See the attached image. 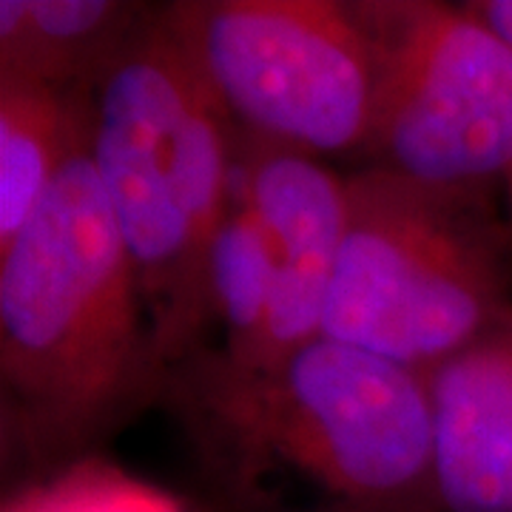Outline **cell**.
Returning <instances> with one entry per match:
<instances>
[{"mask_svg": "<svg viewBox=\"0 0 512 512\" xmlns=\"http://www.w3.org/2000/svg\"><path fill=\"white\" fill-rule=\"evenodd\" d=\"M160 404L242 512H441L427 376L319 336L268 367L194 348Z\"/></svg>", "mask_w": 512, "mask_h": 512, "instance_id": "obj_1", "label": "cell"}, {"mask_svg": "<svg viewBox=\"0 0 512 512\" xmlns=\"http://www.w3.org/2000/svg\"><path fill=\"white\" fill-rule=\"evenodd\" d=\"M163 384L134 259L80 154L0 251L3 456L69 464L160 404Z\"/></svg>", "mask_w": 512, "mask_h": 512, "instance_id": "obj_2", "label": "cell"}, {"mask_svg": "<svg viewBox=\"0 0 512 512\" xmlns=\"http://www.w3.org/2000/svg\"><path fill=\"white\" fill-rule=\"evenodd\" d=\"M89 154L168 373L205 339L208 256L234 185L237 131L165 6L146 9L100 74Z\"/></svg>", "mask_w": 512, "mask_h": 512, "instance_id": "obj_3", "label": "cell"}, {"mask_svg": "<svg viewBox=\"0 0 512 512\" xmlns=\"http://www.w3.org/2000/svg\"><path fill=\"white\" fill-rule=\"evenodd\" d=\"M510 308L512 234L495 188L373 165L348 174L322 336L430 373Z\"/></svg>", "mask_w": 512, "mask_h": 512, "instance_id": "obj_4", "label": "cell"}, {"mask_svg": "<svg viewBox=\"0 0 512 512\" xmlns=\"http://www.w3.org/2000/svg\"><path fill=\"white\" fill-rule=\"evenodd\" d=\"M165 9L237 137L316 160L362 154L373 52L356 3L183 0Z\"/></svg>", "mask_w": 512, "mask_h": 512, "instance_id": "obj_5", "label": "cell"}, {"mask_svg": "<svg viewBox=\"0 0 512 512\" xmlns=\"http://www.w3.org/2000/svg\"><path fill=\"white\" fill-rule=\"evenodd\" d=\"M373 52L362 160L436 185L512 174V52L464 3L356 0Z\"/></svg>", "mask_w": 512, "mask_h": 512, "instance_id": "obj_6", "label": "cell"}, {"mask_svg": "<svg viewBox=\"0 0 512 512\" xmlns=\"http://www.w3.org/2000/svg\"><path fill=\"white\" fill-rule=\"evenodd\" d=\"M237 180L274 262L265 365L322 336L348 228V174L299 151L237 137Z\"/></svg>", "mask_w": 512, "mask_h": 512, "instance_id": "obj_7", "label": "cell"}, {"mask_svg": "<svg viewBox=\"0 0 512 512\" xmlns=\"http://www.w3.org/2000/svg\"><path fill=\"white\" fill-rule=\"evenodd\" d=\"M424 376L441 512H512V308Z\"/></svg>", "mask_w": 512, "mask_h": 512, "instance_id": "obj_8", "label": "cell"}, {"mask_svg": "<svg viewBox=\"0 0 512 512\" xmlns=\"http://www.w3.org/2000/svg\"><path fill=\"white\" fill-rule=\"evenodd\" d=\"M146 9L120 0H3L0 80L92 92Z\"/></svg>", "mask_w": 512, "mask_h": 512, "instance_id": "obj_9", "label": "cell"}, {"mask_svg": "<svg viewBox=\"0 0 512 512\" xmlns=\"http://www.w3.org/2000/svg\"><path fill=\"white\" fill-rule=\"evenodd\" d=\"M94 89L0 80V251L32 220L60 174L92 151Z\"/></svg>", "mask_w": 512, "mask_h": 512, "instance_id": "obj_10", "label": "cell"}, {"mask_svg": "<svg viewBox=\"0 0 512 512\" xmlns=\"http://www.w3.org/2000/svg\"><path fill=\"white\" fill-rule=\"evenodd\" d=\"M274 311V262L268 239L248 205L234 168V185L208 256L205 339L234 365L262 367Z\"/></svg>", "mask_w": 512, "mask_h": 512, "instance_id": "obj_11", "label": "cell"}, {"mask_svg": "<svg viewBox=\"0 0 512 512\" xmlns=\"http://www.w3.org/2000/svg\"><path fill=\"white\" fill-rule=\"evenodd\" d=\"M464 6L501 46L512 52V0H473Z\"/></svg>", "mask_w": 512, "mask_h": 512, "instance_id": "obj_12", "label": "cell"}, {"mask_svg": "<svg viewBox=\"0 0 512 512\" xmlns=\"http://www.w3.org/2000/svg\"><path fill=\"white\" fill-rule=\"evenodd\" d=\"M501 191H504V200H501V205H504V220H507V225H510V234H512V174Z\"/></svg>", "mask_w": 512, "mask_h": 512, "instance_id": "obj_13", "label": "cell"}]
</instances>
